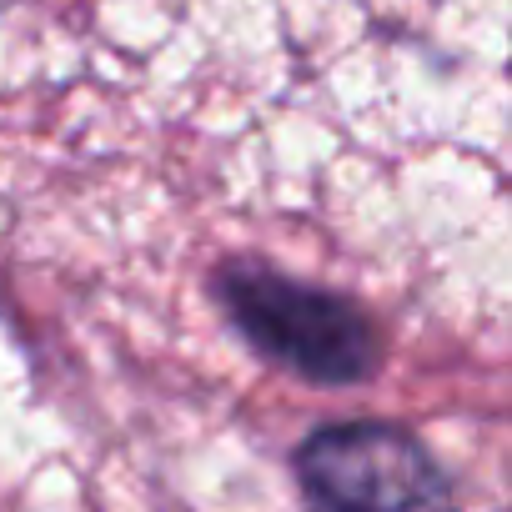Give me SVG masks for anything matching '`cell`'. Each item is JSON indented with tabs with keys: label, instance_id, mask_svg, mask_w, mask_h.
Instances as JSON below:
<instances>
[{
	"label": "cell",
	"instance_id": "6da1fadb",
	"mask_svg": "<svg viewBox=\"0 0 512 512\" xmlns=\"http://www.w3.org/2000/svg\"><path fill=\"white\" fill-rule=\"evenodd\" d=\"M211 297L256 357L312 387H362L387 362V337L357 297L256 256L216 262Z\"/></svg>",
	"mask_w": 512,
	"mask_h": 512
},
{
	"label": "cell",
	"instance_id": "7a4b0ae2",
	"mask_svg": "<svg viewBox=\"0 0 512 512\" xmlns=\"http://www.w3.org/2000/svg\"><path fill=\"white\" fill-rule=\"evenodd\" d=\"M292 472L312 512H462L427 442L387 417L307 432L292 452Z\"/></svg>",
	"mask_w": 512,
	"mask_h": 512
}]
</instances>
